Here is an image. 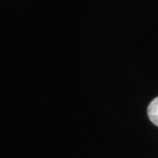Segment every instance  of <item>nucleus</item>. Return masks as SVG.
Instances as JSON below:
<instances>
[{
    "instance_id": "obj_1",
    "label": "nucleus",
    "mask_w": 158,
    "mask_h": 158,
    "mask_svg": "<svg viewBox=\"0 0 158 158\" xmlns=\"http://www.w3.org/2000/svg\"><path fill=\"white\" fill-rule=\"evenodd\" d=\"M148 115L152 123L158 127V97L153 100L149 105Z\"/></svg>"
}]
</instances>
